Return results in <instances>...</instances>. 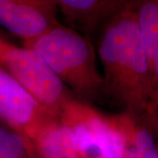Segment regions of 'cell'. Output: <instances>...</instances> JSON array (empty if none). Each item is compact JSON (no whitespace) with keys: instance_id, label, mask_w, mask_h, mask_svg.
Segmentation results:
<instances>
[{"instance_id":"cell-1","label":"cell","mask_w":158,"mask_h":158,"mask_svg":"<svg viewBox=\"0 0 158 158\" xmlns=\"http://www.w3.org/2000/svg\"><path fill=\"white\" fill-rule=\"evenodd\" d=\"M97 49L104 71V100L131 105L139 98L148 73L136 18L120 11L98 34Z\"/></svg>"},{"instance_id":"cell-2","label":"cell","mask_w":158,"mask_h":158,"mask_svg":"<svg viewBox=\"0 0 158 158\" xmlns=\"http://www.w3.org/2000/svg\"><path fill=\"white\" fill-rule=\"evenodd\" d=\"M24 47L42 57L76 99L89 105L104 101V81L91 40L58 24Z\"/></svg>"},{"instance_id":"cell-3","label":"cell","mask_w":158,"mask_h":158,"mask_svg":"<svg viewBox=\"0 0 158 158\" xmlns=\"http://www.w3.org/2000/svg\"><path fill=\"white\" fill-rule=\"evenodd\" d=\"M0 67L55 118L75 98L42 57L31 48L16 47L0 38Z\"/></svg>"},{"instance_id":"cell-4","label":"cell","mask_w":158,"mask_h":158,"mask_svg":"<svg viewBox=\"0 0 158 158\" xmlns=\"http://www.w3.org/2000/svg\"><path fill=\"white\" fill-rule=\"evenodd\" d=\"M58 119L72 131L76 158H121V142L107 114L72 98Z\"/></svg>"},{"instance_id":"cell-5","label":"cell","mask_w":158,"mask_h":158,"mask_svg":"<svg viewBox=\"0 0 158 158\" xmlns=\"http://www.w3.org/2000/svg\"><path fill=\"white\" fill-rule=\"evenodd\" d=\"M55 118L0 67V121L31 141Z\"/></svg>"},{"instance_id":"cell-6","label":"cell","mask_w":158,"mask_h":158,"mask_svg":"<svg viewBox=\"0 0 158 158\" xmlns=\"http://www.w3.org/2000/svg\"><path fill=\"white\" fill-rule=\"evenodd\" d=\"M58 11L55 0H0V26L27 43L59 24Z\"/></svg>"},{"instance_id":"cell-7","label":"cell","mask_w":158,"mask_h":158,"mask_svg":"<svg viewBox=\"0 0 158 158\" xmlns=\"http://www.w3.org/2000/svg\"><path fill=\"white\" fill-rule=\"evenodd\" d=\"M57 6L67 27L90 40L124 10L122 2L112 0H60Z\"/></svg>"},{"instance_id":"cell-8","label":"cell","mask_w":158,"mask_h":158,"mask_svg":"<svg viewBox=\"0 0 158 158\" xmlns=\"http://www.w3.org/2000/svg\"><path fill=\"white\" fill-rule=\"evenodd\" d=\"M36 158H76L72 131L58 118L44 126L31 141Z\"/></svg>"},{"instance_id":"cell-9","label":"cell","mask_w":158,"mask_h":158,"mask_svg":"<svg viewBox=\"0 0 158 158\" xmlns=\"http://www.w3.org/2000/svg\"><path fill=\"white\" fill-rule=\"evenodd\" d=\"M121 142V158H158V150L149 132L132 129L125 116L108 115Z\"/></svg>"},{"instance_id":"cell-10","label":"cell","mask_w":158,"mask_h":158,"mask_svg":"<svg viewBox=\"0 0 158 158\" xmlns=\"http://www.w3.org/2000/svg\"><path fill=\"white\" fill-rule=\"evenodd\" d=\"M136 20L147 57L148 71L151 70L158 79V3L142 4Z\"/></svg>"},{"instance_id":"cell-11","label":"cell","mask_w":158,"mask_h":158,"mask_svg":"<svg viewBox=\"0 0 158 158\" xmlns=\"http://www.w3.org/2000/svg\"><path fill=\"white\" fill-rule=\"evenodd\" d=\"M31 141L15 130L0 126V158H32Z\"/></svg>"},{"instance_id":"cell-12","label":"cell","mask_w":158,"mask_h":158,"mask_svg":"<svg viewBox=\"0 0 158 158\" xmlns=\"http://www.w3.org/2000/svg\"><path fill=\"white\" fill-rule=\"evenodd\" d=\"M32 158H36V157H35V156H34H34H33V157H32Z\"/></svg>"}]
</instances>
